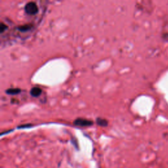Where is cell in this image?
<instances>
[{"instance_id": "cell-1", "label": "cell", "mask_w": 168, "mask_h": 168, "mask_svg": "<svg viewBox=\"0 0 168 168\" xmlns=\"http://www.w3.org/2000/svg\"><path fill=\"white\" fill-rule=\"evenodd\" d=\"M24 11L29 15H34L38 12V7L35 2L29 1L24 6Z\"/></svg>"}, {"instance_id": "cell-2", "label": "cell", "mask_w": 168, "mask_h": 168, "mask_svg": "<svg viewBox=\"0 0 168 168\" xmlns=\"http://www.w3.org/2000/svg\"><path fill=\"white\" fill-rule=\"evenodd\" d=\"M74 124L77 126H80V127H87L91 126L93 124V122L90 119H85V118H77L74 122Z\"/></svg>"}, {"instance_id": "cell-3", "label": "cell", "mask_w": 168, "mask_h": 168, "mask_svg": "<svg viewBox=\"0 0 168 168\" xmlns=\"http://www.w3.org/2000/svg\"><path fill=\"white\" fill-rule=\"evenodd\" d=\"M42 93V90L41 88L38 87H34L30 90V95H32L34 97H38L39 95H41Z\"/></svg>"}, {"instance_id": "cell-4", "label": "cell", "mask_w": 168, "mask_h": 168, "mask_svg": "<svg viewBox=\"0 0 168 168\" xmlns=\"http://www.w3.org/2000/svg\"><path fill=\"white\" fill-rule=\"evenodd\" d=\"M21 92V89H19V88H9V89H7L6 90V93L7 95H17Z\"/></svg>"}, {"instance_id": "cell-5", "label": "cell", "mask_w": 168, "mask_h": 168, "mask_svg": "<svg viewBox=\"0 0 168 168\" xmlns=\"http://www.w3.org/2000/svg\"><path fill=\"white\" fill-rule=\"evenodd\" d=\"M32 28V24H26L19 26L17 28V29H18L19 31H21V32H27V31L28 30H30Z\"/></svg>"}, {"instance_id": "cell-6", "label": "cell", "mask_w": 168, "mask_h": 168, "mask_svg": "<svg viewBox=\"0 0 168 168\" xmlns=\"http://www.w3.org/2000/svg\"><path fill=\"white\" fill-rule=\"evenodd\" d=\"M96 123L99 126L101 127H106L108 126V121L107 119L101 118H97L96 119Z\"/></svg>"}, {"instance_id": "cell-7", "label": "cell", "mask_w": 168, "mask_h": 168, "mask_svg": "<svg viewBox=\"0 0 168 168\" xmlns=\"http://www.w3.org/2000/svg\"><path fill=\"white\" fill-rule=\"evenodd\" d=\"M7 29V26L4 24V22H1V25H0V32H1V33H3Z\"/></svg>"}]
</instances>
